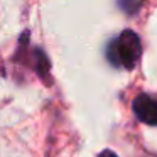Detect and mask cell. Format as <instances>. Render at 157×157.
<instances>
[{"instance_id": "cell-4", "label": "cell", "mask_w": 157, "mask_h": 157, "mask_svg": "<svg viewBox=\"0 0 157 157\" xmlns=\"http://www.w3.org/2000/svg\"><path fill=\"white\" fill-rule=\"evenodd\" d=\"M98 157H118V155H117V154L113 152V150H108V149H106V150H103V152L100 154Z\"/></svg>"}, {"instance_id": "cell-3", "label": "cell", "mask_w": 157, "mask_h": 157, "mask_svg": "<svg viewBox=\"0 0 157 157\" xmlns=\"http://www.w3.org/2000/svg\"><path fill=\"white\" fill-rule=\"evenodd\" d=\"M118 7L127 14H135L142 7V0H118Z\"/></svg>"}, {"instance_id": "cell-1", "label": "cell", "mask_w": 157, "mask_h": 157, "mask_svg": "<svg viewBox=\"0 0 157 157\" xmlns=\"http://www.w3.org/2000/svg\"><path fill=\"white\" fill-rule=\"evenodd\" d=\"M105 56L110 64L115 68H122L127 71L133 69L142 58V42L139 34L133 32L132 29L122 31L108 42Z\"/></svg>"}, {"instance_id": "cell-2", "label": "cell", "mask_w": 157, "mask_h": 157, "mask_svg": "<svg viewBox=\"0 0 157 157\" xmlns=\"http://www.w3.org/2000/svg\"><path fill=\"white\" fill-rule=\"evenodd\" d=\"M132 112L139 122L150 127H157V98L147 93H140L132 101Z\"/></svg>"}]
</instances>
